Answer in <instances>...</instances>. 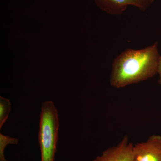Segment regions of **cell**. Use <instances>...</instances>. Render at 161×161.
<instances>
[{
	"instance_id": "cell-5",
	"label": "cell",
	"mask_w": 161,
	"mask_h": 161,
	"mask_svg": "<svg viewBox=\"0 0 161 161\" xmlns=\"http://www.w3.org/2000/svg\"><path fill=\"white\" fill-rule=\"evenodd\" d=\"M154 0H95V3L101 10L110 14H121L128 6H135L145 11Z\"/></svg>"
},
{
	"instance_id": "cell-1",
	"label": "cell",
	"mask_w": 161,
	"mask_h": 161,
	"mask_svg": "<svg viewBox=\"0 0 161 161\" xmlns=\"http://www.w3.org/2000/svg\"><path fill=\"white\" fill-rule=\"evenodd\" d=\"M160 56L158 42L144 49L125 50L113 61L110 84L121 88L152 78L157 73Z\"/></svg>"
},
{
	"instance_id": "cell-4",
	"label": "cell",
	"mask_w": 161,
	"mask_h": 161,
	"mask_svg": "<svg viewBox=\"0 0 161 161\" xmlns=\"http://www.w3.org/2000/svg\"><path fill=\"white\" fill-rule=\"evenodd\" d=\"M133 145L125 136L117 145L105 150L93 161H133Z\"/></svg>"
},
{
	"instance_id": "cell-3",
	"label": "cell",
	"mask_w": 161,
	"mask_h": 161,
	"mask_svg": "<svg viewBox=\"0 0 161 161\" xmlns=\"http://www.w3.org/2000/svg\"><path fill=\"white\" fill-rule=\"evenodd\" d=\"M133 161H161V136H150L133 145Z\"/></svg>"
},
{
	"instance_id": "cell-6",
	"label": "cell",
	"mask_w": 161,
	"mask_h": 161,
	"mask_svg": "<svg viewBox=\"0 0 161 161\" xmlns=\"http://www.w3.org/2000/svg\"><path fill=\"white\" fill-rule=\"evenodd\" d=\"M11 104L10 100L7 98L0 97V129H2L4 124L8 119Z\"/></svg>"
},
{
	"instance_id": "cell-8",
	"label": "cell",
	"mask_w": 161,
	"mask_h": 161,
	"mask_svg": "<svg viewBox=\"0 0 161 161\" xmlns=\"http://www.w3.org/2000/svg\"><path fill=\"white\" fill-rule=\"evenodd\" d=\"M157 73H158L159 76L158 83L161 85V56L160 57L159 60L158 67Z\"/></svg>"
},
{
	"instance_id": "cell-7",
	"label": "cell",
	"mask_w": 161,
	"mask_h": 161,
	"mask_svg": "<svg viewBox=\"0 0 161 161\" xmlns=\"http://www.w3.org/2000/svg\"><path fill=\"white\" fill-rule=\"evenodd\" d=\"M18 141L17 138H13L0 133V161H7L4 155L6 146L9 144L17 145Z\"/></svg>"
},
{
	"instance_id": "cell-2",
	"label": "cell",
	"mask_w": 161,
	"mask_h": 161,
	"mask_svg": "<svg viewBox=\"0 0 161 161\" xmlns=\"http://www.w3.org/2000/svg\"><path fill=\"white\" fill-rule=\"evenodd\" d=\"M59 125L58 111L53 102H43L41 104L38 135L41 161H54Z\"/></svg>"
}]
</instances>
